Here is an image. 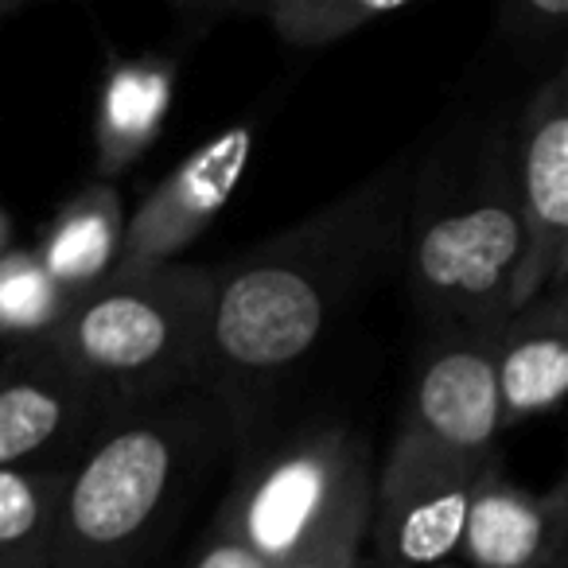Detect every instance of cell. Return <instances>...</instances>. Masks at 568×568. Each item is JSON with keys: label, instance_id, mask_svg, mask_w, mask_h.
<instances>
[{"label": "cell", "instance_id": "obj_2", "mask_svg": "<svg viewBox=\"0 0 568 568\" xmlns=\"http://www.w3.org/2000/svg\"><path fill=\"white\" fill-rule=\"evenodd\" d=\"M226 428V409L206 386H183L113 413L63 467L51 568L141 565Z\"/></svg>", "mask_w": 568, "mask_h": 568}, {"label": "cell", "instance_id": "obj_22", "mask_svg": "<svg viewBox=\"0 0 568 568\" xmlns=\"http://www.w3.org/2000/svg\"><path fill=\"white\" fill-rule=\"evenodd\" d=\"M12 4H24V0H0V12H9Z\"/></svg>", "mask_w": 568, "mask_h": 568}, {"label": "cell", "instance_id": "obj_7", "mask_svg": "<svg viewBox=\"0 0 568 568\" xmlns=\"http://www.w3.org/2000/svg\"><path fill=\"white\" fill-rule=\"evenodd\" d=\"M514 136L521 253L510 276V308H521L568 268V74L552 71L529 94Z\"/></svg>", "mask_w": 568, "mask_h": 568}, {"label": "cell", "instance_id": "obj_3", "mask_svg": "<svg viewBox=\"0 0 568 568\" xmlns=\"http://www.w3.org/2000/svg\"><path fill=\"white\" fill-rule=\"evenodd\" d=\"M397 253L433 332H487L506 316L521 253L510 133H490L459 172H417Z\"/></svg>", "mask_w": 568, "mask_h": 568}, {"label": "cell", "instance_id": "obj_14", "mask_svg": "<svg viewBox=\"0 0 568 568\" xmlns=\"http://www.w3.org/2000/svg\"><path fill=\"white\" fill-rule=\"evenodd\" d=\"M63 467H0V568L55 565Z\"/></svg>", "mask_w": 568, "mask_h": 568}, {"label": "cell", "instance_id": "obj_12", "mask_svg": "<svg viewBox=\"0 0 568 568\" xmlns=\"http://www.w3.org/2000/svg\"><path fill=\"white\" fill-rule=\"evenodd\" d=\"M568 483L526 490L487 471L467 506L459 552L471 568H565Z\"/></svg>", "mask_w": 568, "mask_h": 568}, {"label": "cell", "instance_id": "obj_6", "mask_svg": "<svg viewBox=\"0 0 568 568\" xmlns=\"http://www.w3.org/2000/svg\"><path fill=\"white\" fill-rule=\"evenodd\" d=\"M503 433L487 332H433L386 456L487 471L498 467Z\"/></svg>", "mask_w": 568, "mask_h": 568}, {"label": "cell", "instance_id": "obj_21", "mask_svg": "<svg viewBox=\"0 0 568 568\" xmlns=\"http://www.w3.org/2000/svg\"><path fill=\"white\" fill-rule=\"evenodd\" d=\"M9 245H12V219H9V211L0 206V253L9 250Z\"/></svg>", "mask_w": 568, "mask_h": 568}, {"label": "cell", "instance_id": "obj_11", "mask_svg": "<svg viewBox=\"0 0 568 568\" xmlns=\"http://www.w3.org/2000/svg\"><path fill=\"white\" fill-rule=\"evenodd\" d=\"M503 428L549 417L568 389V288L565 276L487 327Z\"/></svg>", "mask_w": 568, "mask_h": 568}, {"label": "cell", "instance_id": "obj_16", "mask_svg": "<svg viewBox=\"0 0 568 568\" xmlns=\"http://www.w3.org/2000/svg\"><path fill=\"white\" fill-rule=\"evenodd\" d=\"M67 304H71V293H63L51 281L36 250L9 245L0 253V339H9L12 347L48 339Z\"/></svg>", "mask_w": 568, "mask_h": 568}, {"label": "cell", "instance_id": "obj_19", "mask_svg": "<svg viewBox=\"0 0 568 568\" xmlns=\"http://www.w3.org/2000/svg\"><path fill=\"white\" fill-rule=\"evenodd\" d=\"M187 568H268L257 552L245 541H237L230 529H222L219 521H211V529L203 534L199 549L191 552Z\"/></svg>", "mask_w": 568, "mask_h": 568}, {"label": "cell", "instance_id": "obj_1", "mask_svg": "<svg viewBox=\"0 0 568 568\" xmlns=\"http://www.w3.org/2000/svg\"><path fill=\"white\" fill-rule=\"evenodd\" d=\"M417 168L374 172L335 203L214 268L203 386L245 433L261 397L312 355L351 301L397 257Z\"/></svg>", "mask_w": 568, "mask_h": 568}, {"label": "cell", "instance_id": "obj_8", "mask_svg": "<svg viewBox=\"0 0 568 568\" xmlns=\"http://www.w3.org/2000/svg\"><path fill=\"white\" fill-rule=\"evenodd\" d=\"M118 405L43 339L0 363V467H67Z\"/></svg>", "mask_w": 568, "mask_h": 568}, {"label": "cell", "instance_id": "obj_10", "mask_svg": "<svg viewBox=\"0 0 568 568\" xmlns=\"http://www.w3.org/2000/svg\"><path fill=\"white\" fill-rule=\"evenodd\" d=\"M495 471V467H487ZM471 467L382 459L371 487L366 545L382 568H440L459 552V534L479 479Z\"/></svg>", "mask_w": 568, "mask_h": 568}, {"label": "cell", "instance_id": "obj_17", "mask_svg": "<svg viewBox=\"0 0 568 568\" xmlns=\"http://www.w3.org/2000/svg\"><path fill=\"white\" fill-rule=\"evenodd\" d=\"M234 4L268 20L273 32L293 48H327L413 0H234Z\"/></svg>", "mask_w": 568, "mask_h": 568}, {"label": "cell", "instance_id": "obj_15", "mask_svg": "<svg viewBox=\"0 0 568 568\" xmlns=\"http://www.w3.org/2000/svg\"><path fill=\"white\" fill-rule=\"evenodd\" d=\"M168 113V74L125 67L110 74L98 105V172L102 180L125 172L152 144Z\"/></svg>", "mask_w": 568, "mask_h": 568}, {"label": "cell", "instance_id": "obj_18", "mask_svg": "<svg viewBox=\"0 0 568 568\" xmlns=\"http://www.w3.org/2000/svg\"><path fill=\"white\" fill-rule=\"evenodd\" d=\"M374 487V483H371ZM371 487L358 490L304 549H296L281 568H363L366 521H371Z\"/></svg>", "mask_w": 568, "mask_h": 568}, {"label": "cell", "instance_id": "obj_20", "mask_svg": "<svg viewBox=\"0 0 568 568\" xmlns=\"http://www.w3.org/2000/svg\"><path fill=\"white\" fill-rule=\"evenodd\" d=\"M568 0H506V20L521 36H549L565 24Z\"/></svg>", "mask_w": 568, "mask_h": 568}, {"label": "cell", "instance_id": "obj_9", "mask_svg": "<svg viewBox=\"0 0 568 568\" xmlns=\"http://www.w3.org/2000/svg\"><path fill=\"white\" fill-rule=\"evenodd\" d=\"M250 156H253L250 125L222 129L219 136L199 144L183 164H175L144 195V203L125 222V237H121V253L113 273H136V268L180 261V253L191 242H199L206 234V226L226 211L245 168H250Z\"/></svg>", "mask_w": 568, "mask_h": 568}, {"label": "cell", "instance_id": "obj_13", "mask_svg": "<svg viewBox=\"0 0 568 568\" xmlns=\"http://www.w3.org/2000/svg\"><path fill=\"white\" fill-rule=\"evenodd\" d=\"M125 237V206L110 180H94L71 195L48 222L36 257L63 293L79 296L113 273Z\"/></svg>", "mask_w": 568, "mask_h": 568}, {"label": "cell", "instance_id": "obj_5", "mask_svg": "<svg viewBox=\"0 0 568 568\" xmlns=\"http://www.w3.org/2000/svg\"><path fill=\"white\" fill-rule=\"evenodd\" d=\"M371 483L374 459L363 436L343 425L308 428L253 452L214 521L281 568Z\"/></svg>", "mask_w": 568, "mask_h": 568}, {"label": "cell", "instance_id": "obj_4", "mask_svg": "<svg viewBox=\"0 0 568 568\" xmlns=\"http://www.w3.org/2000/svg\"><path fill=\"white\" fill-rule=\"evenodd\" d=\"M214 268L191 261L113 273L71 296L48 343L118 409L203 386Z\"/></svg>", "mask_w": 568, "mask_h": 568}]
</instances>
